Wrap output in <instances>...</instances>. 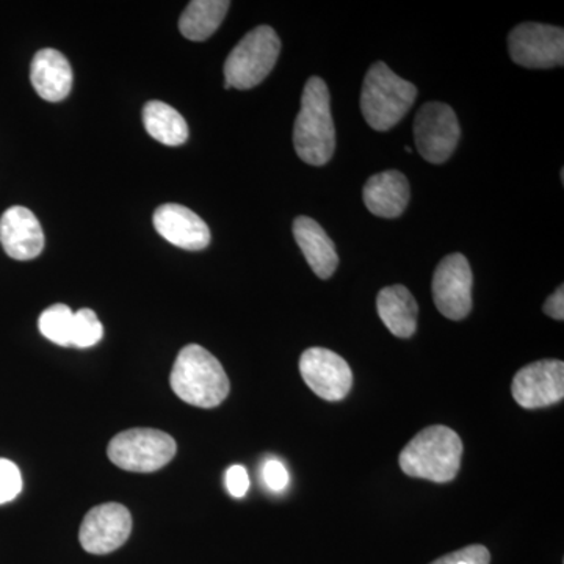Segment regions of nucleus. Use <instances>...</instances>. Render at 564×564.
<instances>
[{
    "label": "nucleus",
    "mask_w": 564,
    "mask_h": 564,
    "mask_svg": "<svg viewBox=\"0 0 564 564\" xmlns=\"http://www.w3.org/2000/svg\"><path fill=\"white\" fill-rule=\"evenodd\" d=\"M293 147L307 165L322 166L336 150L332 98L325 80L311 77L304 85L302 109L293 126Z\"/></svg>",
    "instance_id": "obj_1"
},
{
    "label": "nucleus",
    "mask_w": 564,
    "mask_h": 564,
    "mask_svg": "<svg viewBox=\"0 0 564 564\" xmlns=\"http://www.w3.org/2000/svg\"><path fill=\"white\" fill-rule=\"evenodd\" d=\"M170 383L182 402L204 410L225 402L231 389L220 361L196 344L182 348L174 362Z\"/></svg>",
    "instance_id": "obj_2"
},
{
    "label": "nucleus",
    "mask_w": 564,
    "mask_h": 564,
    "mask_svg": "<svg viewBox=\"0 0 564 564\" xmlns=\"http://www.w3.org/2000/svg\"><path fill=\"white\" fill-rule=\"evenodd\" d=\"M462 437L445 425H433L415 434L400 454V467L408 477L448 484L462 466Z\"/></svg>",
    "instance_id": "obj_3"
},
{
    "label": "nucleus",
    "mask_w": 564,
    "mask_h": 564,
    "mask_svg": "<svg viewBox=\"0 0 564 564\" xmlns=\"http://www.w3.org/2000/svg\"><path fill=\"white\" fill-rule=\"evenodd\" d=\"M417 98V88L402 79L383 62L367 70L362 84L361 110L367 124L378 132L391 131L406 117Z\"/></svg>",
    "instance_id": "obj_4"
},
{
    "label": "nucleus",
    "mask_w": 564,
    "mask_h": 564,
    "mask_svg": "<svg viewBox=\"0 0 564 564\" xmlns=\"http://www.w3.org/2000/svg\"><path fill=\"white\" fill-rule=\"evenodd\" d=\"M281 40L269 25H259L234 47L225 63V88L250 90L276 65Z\"/></svg>",
    "instance_id": "obj_5"
},
{
    "label": "nucleus",
    "mask_w": 564,
    "mask_h": 564,
    "mask_svg": "<svg viewBox=\"0 0 564 564\" xmlns=\"http://www.w3.org/2000/svg\"><path fill=\"white\" fill-rule=\"evenodd\" d=\"M176 451V441L170 434L152 429H133L117 434L110 441L107 455L122 470L150 474L172 462Z\"/></svg>",
    "instance_id": "obj_6"
},
{
    "label": "nucleus",
    "mask_w": 564,
    "mask_h": 564,
    "mask_svg": "<svg viewBox=\"0 0 564 564\" xmlns=\"http://www.w3.org/2000/svg\"><path fill=\"white\" fill-rule=\"evenodd\" d=\"M459 137H462V128H459L458 118L447 104H423L415 115V147L426 162H447L458 147Z\"/></svg>",
    "instance_id": "obj_7"
},
{
    "label": "nucleus",
    "mask_w": 564,
    "mask_h": 564,
    "mask_svg": "<svg viewBox=\"0 0 564 564\" xmlns=\"http://www.w3.org/2000/svg\"><path fill=\"white\" fill-rule=\"evenodd\" d=\"M508 50L518 65L532 69L563 66L564 31L555 25L524 22L508 36Z\"/></svg>",
    "instance_id": "obj_8"
},
{
    "label": "nucleus",
    "mask_w": 564,
    "mask_h": 564,
    "mask_svg": "<svg viewBox=\"0 0 564 564\" xmlns=\"http://www.w3.org/2000/svg\"><path fill=\"white\" fill-rule=\"evenodd\" d=\"M474 274L459 252L447 256L433 276V299L437 311L451 321H463L473 310Z\"/></svg>",
    "instance_id": "obj_9"
},
{
    "label": "nucleus",
    "mask_w": 564,
    "mask_h": 564,
    "mask_svg": "<svg viewBox=\"0 0 564 564\" xmlns=\"http://www.w3.org/2000/svg\"><path fill=\"white\" fill-rule=\"evenodd\" d=\"M132 532V516L120 503H104L93 508L82 522V547L93 555H106L120 549Z\"/></svg>",
    "instance_id": "obj_10"
},
{
    "label": "nucleus",
    "mask_w": 564,
    "mask_h": 564,
    "mask_svg": "<svg viewBox=\"0 0 564 564\" xmlns=\"http://www.w3.org/2000/svg\"><path fill=\"white\" fill-rule=\"evenodd\" d=\"M300 373L314 393L328 402H339L352 386L350 366L337 352L326 348H310L300 359Z\"/></svg>",
    "instance_id": "obj_11"
},
{
    "label": "nucleus",
    "mask_w": 564,
    "mask_h": 564,
    "mask_svg": "<svg viewBox=\"0 0 564 564\" xmlns=\"http://www.w3.org/2000/svg\"><path fill=\"white\" fill-rule=\"evenodd\" d=\"M511 392L516 403L525 410L552 406L564 397V364L558 359H541L516 373Z\"/></svg>",
    "instance_id": "obj_12"
},
{
    "label": "nucleus",
    "mask_w": 564,
    "mask_h": 564,
    "mask_svg": "<svg viewBox=\"0 0 564 564\" xmlns=\"http://www.w3.org/2000/svg\"><path fill=\"white\" fill-rule=\"evenodd\" d=\"M0 243L14 261H32L44 250L39 218L28 207L13 206L0 217Z\"/></svg>",
    "instance_id": "obj_13"
},
{
    "label": "nucleus",
    "mask_w": 564,
    "mask_h": 564,
    "mask_svg": "<svg viewBox=\"0 0 564 564\" xmlns=\"http://www.w3.org/2000/svg\"><path fill=\"white\" fill-rule=\"evenodd\" d=\"M152 221L163 239L174 247L188 251H199L209 247V226L188 207L181 204H163L154 212Z\"/></svg>",
    "instance_id": "obj_14"
},
{
    "label": "nucleus",
    "mask_w": 564,
    "mask_h": 564,
    "mask_svg": "<svg viewBox=\"0 0 564 564\" xmlns=\"http://www.w3.org/2000/svg\"><path fill=\"white\" fill-rule=\"evenodd\" d=\"M31 79L41 99L61 102L68 98L73 88V69L62 52L47 47L33 57Z\"/></svg>",
    "instance_id": "obj_15"
},
{
    "label": "nucleus",
    "mask_w": 564,
    "mask_h": 564,
    "mask_svg": "<svg viewBox=\"0 0 564 564\" xmlns=\"http://www.w3.org/2000/svg\"><path fill=\"white\" fill-rule=\"evenodd\" d=\"M364 203L377 217H400L410 203V182L395 170L375 174L364 185Z\"/></svg>",
    "instance_id": "obj_16"
},
{
    "label": "nucleus",
    "mask_w": 564,
    "mask_h": 564,
    "mask_svg": "<svg viewBox=\"0 0 564 564\" xmlns=\"http://www.w3.org/2000/svg\"><path fill=\"white\" fill-rule=\"evenodd\" d=\"M293 237L314 273L321 280L332 278L339 265V256L325 229L313 218L299 217L293 221Z\"/></svg>",
    "instance_id": "obj_17"
},
{
    "label": "nucleus",
    "mask_w": 564,
    "mask_h": 564,
    "mask_svg": "<svg viewBox=\"0 0 564 564\" xmlns=\"http://www.w3.org/2000/svg\"><path fill=\"white\" fill-rule=\"evenodd\" d=\"M378 314L393 336H413L417 329L419 306L404 285H389L378 293Z\"/></svg>",
    "instance_id": "obj_18"
},
{
    "label": "nucleus",
    "mask_w": 564,
    "mask_h": 564,
    "mask_svg": "<svg viewBox=\"0 0 564 564\" xmlns=\"http://www.w3.org/2000/svg\"><path fill=\"white\" fill-rule=\"evenodd\" d=\"M231 3L228 0H193L180 20L182 35L192 41H206L220 28Z\"/></svg>",
    "instance_id": "obj_19"
},
{
    "label": "nucleus",
    "mask_w": 564,
    "mask_h": 564,
    "mask_svg": "<svg viewBox=\"0 0 564 564\" xmlns=\"http://www.w3.org/2000/svg\"><path fill=\"white\" fill-rule=\"evenodd\" d=\"M143 124L152 139L166 147H180L188 139V126L169 104L151 101L143 109Z\"/></svg>",
    "instance_id": "obj_20"
},
{
    "label": "nucleus",
    "mask_w": 564,
    "mask_h": 564,
    "mask_svg": "<svg viewBox=\"0 0 564 564\" xmlns=\"http://www.w3.org/2000/svg\"><path fill=\"white\" fill-rule=\"evenodd\" d=\"M74 313L66 304H54L40 315L41 334L51 343L69 347Z\"/></svg>",
    "instance_id": "obj_21"
},
{
    "label": "nucleus",
    "mask_w": 564,
    "mask_h": 564,
    "mask_svg": "<svg viewBox=\"0 0 564 564\" xmlns=\"http://www.w3.org/2000/svg\"><path fill=\"white\" fill-rule=\"evenodd\" d=\"M102 337L104 326L95 311L80 310L79 313H74L69 347H95L101 343Z\"/></svg>",
    "instance_id": "obj_22"
},
{
    "label": "nucleus",
    "mask_w": 564,
    "mask_h": 564,
    "mask_svg": "<svg viewBox=\"0 0 564 564\" xmlns=\"http://www.w3.org/2000/svg\"><path fill=\"white\" fill-rule=\"evenodd\" d=\"M22 491L20 467L10 459L0 458V505L17 499Z\"/></svg>",
    "instance_id": "obj_23"
},
{
    "label": "nucleus",
    "mask_w": 564,
    "mask_h": 564,
    "mask_svg": "<svg viewBox=\"0 0 564 564\" xmlns=\"http://www.w3.org/2000/svg\"><path fill=\"white\" fill-rule=\"evenodd\" d=\"M491 563V554L484 545H467L452 554L441 556L440 560L432 564H489Z\"/></svg>",
    "instance_id": "obj_24"
},
{
    "label": "nucleus",
    "mask_w": 564,
    "mask_h": 564,
    "mask_svg": "<svg viewBox=\"0 0 564 564\" xmlns=\"http://www.w3.org/2000/svg\"><path fill=\"white\" fill-rule=\"evenodd\" d=\"M262 477L265 485L274 492L284 491L289 485V473L284 464L278 459H269L263 464Z\"/></svg>",
    "instance_id": "obj_25"
},
{
    "label": "nucleus",
    "mask_w": 564,
    "mask_h": 564,
    "mask_svg": "<svg viewBox=\"0 0 564 564\" xmlns=\"http://www.w3.org/2000/svg\"><path fill=\"white\" fill-rule=\"evenodd\" d=\"M226 488L236 499L245 497V494L250 489V477H248L247 469L243 466L236 464V466L229 467L228 473H226Z\"/></svg>",
    "instance_id": "obj_26"
},
{
    "label": "nucleus",
    "mask_w": 564,
    "mask_h": 564,
    "mask_svg": "<svg viewBox=\"0 0 564 564\" xmlns=\"http://www.w3.org/2000/svg\"><path fill=\"white\" fill-rule=\"evenodd\" d=\"M544 314L555 321L562 322L564 318V288L560 285L554 292V295L549 296L547 302L544 304Z\"/></svg>",
    "instance_id": "obj_27"
}]
</instances>
